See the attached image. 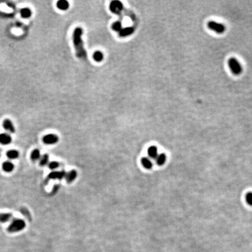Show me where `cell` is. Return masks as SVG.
<instances>
[{
  "instance_id": "cell-1",
  "label": "cell",
  "mask_w": 252,
  "mask_h": 252,
  "mask_svg": "<svg viewBox=\"0 0 252 252\" xmlns=\"http://www.w3.org/2000/svg\"><path fill=\"white\" fill-rule=\"evenodd\" d=\"M83 30L81 27L75 28L73 33V43L76 51V55L78 58L81 59H86L87 54L83 47L82 40Z\"/></svg>"
},
{
  "instance_id": "cell-2",
  "label": "cell",
  "mask_w": 252,
  "mask_h": 252,
  "mask_svg": "<svg viewBox=\"0 0 252 252\" xmlns=\"http://www.w3.org/2000/svg\"><path fill=\"white\" fill-rule=\"evenodd\" d=\"M26 227L25 221L22 219H15L8 226L7 231L9 233H16L21 231Z\"/></svg>"
},
{
  "instance_id": "cell-3",
  "label": "cell",
  "mask_w": 252,
  "mask_h": 252,
  "mask_svg": "<svg viewBox=\"0 0 252 252\" xmlns=\"http://www.w3.org/2000/svg\"><path fill=\"white\" fill-rule=\"evenodd\" d=\"M228 65L229 68L231 69L232 72L234 74L239 75L242 73V68L241 67V65L236 59L231 58L228 60Z\"/></svg>"
},
{
  "instance_id": "cell-4",
  "label": "cell",
  "mask_w": 252,
  "mask_h": 252,
  "mask_svg": "<svg viewBox=\"0 0 252 252\" xmlns=\"http://www.w3.org/2000/svg\"><path fill=\"white\" fill-rule=\"evenodd\" d=\"M208 27L210 29L217 32L218 34H222L225 30V27L222 23L215 21H210L207 23Z\"/></svg>"
},
{
  "instance_id": "cell-5",
  "label": "cell",
  "mask_w": 252,
  "mask_h": 252,
  "mask_svg": "<svg viewBox=\"0 0 252 252\" xmlns=\"http://www.w3.org/2000/svg\"><path fill=\"white\" fill-rule=\"evenodd\" d=\"M123 4L119 1H113L110 4V9L114 14H120L123 10Z\"/></svg>"
},
{
  "instance_id": "cell-6",
  "label": "cell",
  "mask_w": 252,
  "mask_h": 252,
  "mask_svg": "<svg viewBox=\"0 0 252 252\" xmlns=\"http://www.w3.org/2000/svg\"><path fill=\"white\" fill-rule=\"evenodd\" d=\"M59 141V137L53 134H49L46 135L43 138V141L48 145H52L57 143Z\"/></svg>"
},
{
  "instance_id": "cell-7",
  "label": "cell",
  "mask_w": 252,
  "mask_h": 252,
  "mask_svg": "<svg viewBox=\"0 0 252 252\" xmlns=\"http://www.w3.org/2000/svg\"><path fill=\"white\" fill-rule=\"evenodd\" d=\"M2 126L4 129L8 133H15V128L14 126V124L12 122L11 120L9 119H5L4 120Z\"/></svg>"
},
{
  "instance_id": "cell-8",
  "label": "cell",
  "mask_w": 252,
  "mask_h": 252,
  "mask_svg": "<svg viewBox=\"0 0 252 252\" xmlns=\"http://www.w3.org/2000/svg\"><path fill=\"white\" fill-rule=\"evenodd\" d=\"M66 172L64 170L62 171H54L51 172L48 175V178L51 179H59L62 180L66 177Z\"/></svg>"
},
{
  "instance_id": "cell-9",
  "label": "cell",
  "mask_w": 252,
  "mask_h": 252,
  "mask_svg": "<svg viewBox=\"0 0 252 252\" xmlns=\"http://www.w3.org/2000/svg\"><path fill=\"white\" fill-rule=\"evenodd\" d=\"M12 142V137L8 133L0 134V144L4 145H7Z\"/></svg>"
},
{
  "instance_id": "cell-10",
  "label": "cell",
  "mask_w": 252,
  "mask_h": 252,
  "mask_svg": "<svg viewBox=\"0 0 252 252\" xmlns=\"http://www.w3.org/2000/svg\"><path fill=\"white\" fill-rule=\"evenodd\" d=\"M134 31V29L133 27H127L122 28L119 32V35L121 37H126L133 34Z\"/></svg>"
},
{
  "instance_id": "cell-11",
  "label": "cell",
  "mask_w": 252,
  "mask_h": 252,
  "mask_svg": "<svg viewBox=\"0 0 252 252\" xmlns=\"http://www.w3.org/2000/svg\"><path fill=\"white\" fill-rule=\"evenodd\" d=\"M2 169L7 173L11 172L14 169V165L11 161H5L2 164Z\"/></svg>"
},
{
  "instance_id": "cell-12",
  "label": "cell",
  "mask_w": 252,
  "mask_h": 252,
  "mask_svg": "<svg viewBox=\"0 0 252 252\" xmlns=\"http://www.w3.org/2000/svg\"><path fill=\"white\" fill-rule=\"evenodd\" d=\"M69 7V3L68 1L66 0H60L57 2V7L62 11H66L68 9Z\"/></svg>"
},
{
  "instance_id": "cell-13",
  "label": "cell",
  "mask_w": 252,
  "mask_h": 252,
  "mask_svg": "<svg viewBox=\"0 0 252 252\" xmlns=\"http://www.w3.org/2000/svg\"><path fill=\"white\" fill-rule=\"evenodd\" d=\"M76 176H77V173L75 170H71L68 173H66L65 178L66 179V180L68 183H71L76 179Z\"/></svg>"
},
{
  "instance_id": "cell-14",
  "label": "cell",
  "mask_w": 252,
  "mask_h": 252,
  "mask_svg": "<svg viewBox=\"0 0 252 252\" xmlns=\"http://www.w3.org/2000/svg\"><path fill=\"white\" fill-rule=\"evenodd\" d=\"M12 218L11 213H0V222L5 223L10 221Z\"/></svg>"
},
{
  "instance_id": "cell-15",
  "label": "cell",
  "mask_w": 252,
  "mask_h": 252,
  "mask_svg": "<svg viewBox=\"0 0 252 252\" xmlns=\"http://www.w3.org/2000/svg\"><path fill=\"white\" fill-rule=\"evenodd\" d=\"M32 15V11L29 8H22L21 11V16L24 19H29Z\"/></svg>"
},
{
  "instance_id": "cell-16",
  "label": "cell",
  "mask_w": 252,
  "mask_h": 252,
  "mask_svg": "<svg viewBox=\"0 0 252 252\" xmlns=\"http://www.w3.org/2000/svg\"><path fill=\"white\" fill-rule=\"evenodd\" d=\"M20 155L19 152L15 150H11L7 152V156L9 159H16Z\"/></svg>"
},
{
  "instance_id": "cell-17",
  "label": "cell",
  "mask_w": 252,
  "mask_h": 252,
  "mask_svg": "<svg viewBox=\"0 0 252 252\" xmlns=\"http://www.w3.org/2000/svg\"><path fill=\"white\" fill-rule=\"evenodd\" d=\"M41 157V152L38 149H35V150H34L32 152L31 155H30L31 159L34 161H36L37 160H39Z\"/></svg>"
},
{
  "instance_id": "cell-18",
  "label": "cell",
  "mask_w": 252,
  "mask_h": 252,
  "mask_svg": "<svg viewBox=\"0 0 252 252\" xmlns=\"http://www.w3.org/2000/svg\"><path fill=\"white\" fill-rule=\"evenodd\" d=\"M148 154L151 158L155 159L158 156V151H157V148L154 146H152L150 147L148 150Z\"/></svg>"
},
{
  "instance_id": "cell-19",
  "label": "cell",
  "mask_w": 252,
  "mask_h": 252,
  "mask_svg": "<svg viewBox=\"0 0 252 252\" xmlns=\"http://www.w3.org/2000/svg\"><path fill=\"white\" fill-rule=\"evenodd\" d=\"M141 163L144 167L147 169H150L152 166V164L151 160L148 158H143L141 159Z\"/></svg>"
},
{
  "instance_id": "cell-20",
  "label": "cell",
  "mask_w": 252,
  "mask_h": 252,
  "mask_svg": "<svg viewBox=\"0 0 252 252\" xmlns=\"http://www.w3.org/2000/svg\"><path fill=\"white\" fill-rule=\"evenodd\" d=\"M93 58L96 62H101L103 60L104 55L100 51H96L93 55Z\"/></svg>"
},
{
  "instance_id": "cell-21",
  "label": "cell",
  "mask_w": 252,
  "mask_h": 252,
  "mask_svg": "<svg viewBox=\"0 0 252 252\" xmlns=\"http://www.w3.org/2000/svg\"><path fill=\"white\" fill-rule=\"evenodd\" d=\"M157 163L158 165H164L165 161H166V156L164 154H161L159 155H158L156 158Z\"/></svg>"
},
{
  "instance_id": "cell-22",
  "label": "cell",
  "mask_w": 252,
  "mask_h": 252,
  "mask_svg": "<svg viewBox=\"0 0 252 252\" xmlns=\"http://www.w3.org/2000/svg\"><path fill=\"white\" fill-rule=\"evenodd\" d=\"M112 29L115 32H119L122 29V25L121 22L119 21L115 22L112 25Z\"/></svg>"
},
{
  "instance_id": "cell-23",
  "label": "cell",
  "mask_w": 252,
  "mask_h": 252,
  "mask_svg": "<svg viewBox=\"0 0 252 252\" xmlns=\"http://www.w3.org/2000/svg\"><path fill=\"white\" fill-rule=\"evenodd\" d=\"M40 165L41 166H44L46 165H48V160H49V157L48 154H45L44 155H43L41 156V158H40Z\"/></svg>"
},
{
  "instance_id": "cell-24",
  "label": "cell",
  "mask_w": 252,
  "mask_h": 252,
  "mask_svg": "<svg viewBox=\"0 0 252 252\" xmlns=\"http://www.w3.org/2000/svg\"><path fill=\"white\" fill-rule=\"evenodd\" d=\"M59 166V164L57 162L53 161V162H51L48 164V168H49V169H50L51 170H54V169H57Z\"/></svg>"
},
{
  "instance_id": "cell-25",
  "label": "cell",
  "mask_w": 252,
  "mask_h": 252,
  "mask_svg": "<svg viewBox=\"0 0 252 252\" xmlns=\"http://www.w3.org/2000/svg\"><path fill=\"white\" fill-rule=\"evenodd\" d=\"M246 201L248 204L252 205V193H249L246 195Z\"/></svg>"
}]
</instances>
